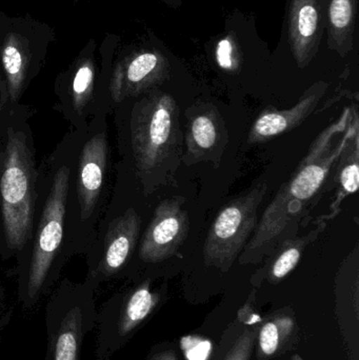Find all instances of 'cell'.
<instances>
[{
	"mask_svg": "<svg viewBox=\"0 0 359 360\" xmlns=\"http://www.w3.org/2000/svg\"><path fill=\"white\" fill-rule=\"evenodd\" d=\"M86 130L72 128L38 166L30 240L16 256L17 293L25 309L54 289L71 258L67 251V201L72 173Z\"/></svg>",
	"mask_w": 359,
	"mask_h": 360,
	"instance_id": "cell-1",
	"label": "cell"
},
{
	"mask_svg": "<svg viewBox=\"0 0 359 360\" xmlns=\"http://www.w3.org/2000/svg\"><path fill=\"white\" fill-rule=\"evenodd\" d=\"M359 132L358 110L346 109L335 124L313 141L289 181L280 186L240 254V262H261L288 239L296 237L310 201L324 186L335 164Z\"/></svg>",
	"mask_w": 359,
	"mask_h": 360,
	"instance_id": "cell-2",
	"label": "cell"
},
{
	"mask_svg": "<svg viewBox=\"0 0 359 360\" xmlns=\"http://www.w3.org/2000/svg\"><path fill=\"white\" fill-rule=\"evenodd\" d=\"M117 105L120 149L143 195L172 184L183 158V137L176 101L153 90Z\"/></svg>",
	"mask_w": 359,
	"mask_h": 360,
	"instance_id": "cell-3",
	"label": "cell"
},
{
	"mask_svg": "<svg viewBox=\"0 0 359 360\" xmlns=\"http://www.w3.org/2000/svg\"><path fill=\"white\" fill-rule=\"evenodd\" d=\"M33 111L11 105L0 149V257L16 258L30 240L37 194L35 139L30 126Z\"/></svg>",
	"mask_w": 359,
	"mask_h": 360,
	"instance_id": "cell-4",
	"label": "cell"
},
{
	"mask_svg": "<svg viewBox=\"0 0 359 360\" xmlns=\"http://www.w3.org/2000/svg\"><path fill=\"white\" fill-rule=\"evenodd\" d=\"M107 113L90 120L80 143L73 171L76 221L71 241L72 255H86L96 236L97 224L105 209L111 149Z\"/></svg>",
	"mask_w": 359,
	"mask_h": 360,
	"instance_id": "cell-5",
	"label": "cell"
},
{
	"mask_svg": "<svg viewBox=\"0 0 359 360\" xmlns=\"http://www.w3.org/2000/svg\"><path fill=\"white\" fill-rule=\"evenodd\" d=\"M92 285L84 279L58 281L46 307L48 342L44 360H79L86 335L96 328L97 311Z\"/></svg>",
	"mask_w": 359,
	"mask_h": 360,
	"instance_id": "cell-6",
	"label": "cell"
},
{
	"mask_svg": "<svg viewBox=\"0 0 359 360\" xmlns=\"http://www.w3.org/2000/svg\"><path fill=\"white\" fill-rule=\"evenodd\" d=\"M143 217L136 207L105 205L97 224L96 236L86 252V281L98 289L100 283L119 274L130 262L141 239Z\"/></svg>",
	"mask_w": 359,
	"mask_h": 360,
	"instance_id": "cell-7",
	"label": "cell"
},
{
	"mask_svg": "<svg viewBox=\"0 0 359 360\" xmlns=\"http://www.w3.org/2000/svg\"><path fill=\"white\" fill-rule=\"evenodd\" d=\"M268 192L261 182L223 207L209 230L204 245L207 266L226 271L242 254L259 224V209Z\"/></svg>",
	"mask_w": 359,
	"mask_h": 360,
	"instance_id": "cell-8",
	"label": "cell"
},
{
	"mask_svg": "<svg viewBox=\"0 0 359 360\" xmlns=\"http://www.w3.org/2000/svg\"><path fill=\"white\" fill-rule=\"evenodd\" d=\"M185 198L175 196L156 207L151 221L139 239L138 257L145 264H158L178 253L187 239L190 220Z\"/></svg>",
	"mask_w": 359,
	"mask_h": 360,
	"instance_id": "cell-9",
	"label": "cell"
},
{
	"mask_svg": "<svg viewBox=\"0 0 359 360\" xmlns=\"http://www.w3.org/2000/svg\"><path fill=\"white\" fill-rule=\"evenodd\" d=\"M185 151L181 162L185 166L211 162L218 166L229 136L221 112L213 103H194L185 110Z\"/></svg>",
	"mask_w": 359,
	"mask_h": 360,
	"instance_id": "cell-10",
	"label": "cell"
},
{
	"mask_svg": "<svg viewBox=\"0 0 359 360\" xmlns=\"http://www.w3.org/2000/svg\"><path fill=\"white\" fill-rule=\"evenodd\" d=\"M169 63L157 52H141L120 60L109 79L110 107L136 98L157 88L168 78Z\"/></svg>",
	"mask_w": 359,
	"mask_h": 360,
	"instance_id": "cell-11",
	"label": "cell"
},
{
	"mask_svg": "<svg viewBox=\"0 0 359 360\" xmlns=\"http://www.w3.org/2000/svg\"><path fill=\"white\" fill-rule=\"evenodd\" d=\"M289 44L301 69L315 58L327 27V0H291Z\"/></svg>",
	"mask_w": 359,
	"mask_h": 360,
	"instance_id": "cell-12",
	"label": "cell"
},
{
	"mask_svg": "<svg viewBox=\"0 0 359 360\" xmlns=\"http://www.w3.org/2000/svg\"><path fill=\"white\" fill-rule=\"evenodd\" d=\"M329 84L318 82L310 86L299 103L287 110L267 109L259 114L249 132V143H261L301 126L318 107L328 90Z\"/></svg>",
	"mask_w": 359,
	"mask_h": 360,
	"instance_id": "cell-13",
	"label": "cell"
},
{
	"mask_svg": "<svg viewBox=\"0 0 359 360\" xmlns=\"http://www.w3.org/2000/svg\"><path fill=\"white\" fill-rule=\"evenodd\" d=\"M155 306V296L150 291L148 281L139 285L126 298L117 317H97V359L109 354L117 340L128 336L138 326Z\"/></svg>",
	"mask_w": 359,
	"mask_h": 360,
	"instance_id": "cell-14",
	"label": "cell"
},
{
	"mask_svg": "<svg viewBox=\"0 0 359 360\" xmlns=\"http://www.w3.org/2000/svg\"><path fill=\"white\" fill-rule=\"evenodd\" d=\"M2 71L8 86L11 103L17 105L27 90L31 70L27 42L17 34H8L0 49Z\"/></svg>",
	"mask_w": 359,
	"mask_h": 360,
	"instance_id": "cell-15",
	"label": "cell"
},
{
	"mask_svg": "<svg viewBox=\"0 0 359 360\" xmlns=\"http://www.w3.org/2000/svg\"><path fill=\"white\" fill-rule=\"evenodd\" d=\"M358 2V0H327L329 48L343 58L353 50Z\"/></svg>",
	"mask_w": 359,
	"mask_h": 360,
	"instance_id": "cell-16",
	"label": "cell"
},
{
	"mask_svg": "<svg viewBox=\"0 0 359 360\" xmlns=\"http://www.w3.org/2000/svg\"><path fill=\"white\" fill-rule=\"evenodd\" d=\"M324 228L325 224H320L318 229L305 236L294 237L282 243L273 253L270 266V278L272 281H280L292 272L301 262L306 248L318 239Z\"/></svg>",
	"mask_w": 359,
	"mask_h": 360,
	"instance_id": "cell-17",
	"label": "cell"
},
{
	"mask_svg": "<svg viewBox=\"0 0 359 360\" xmlns=\"http://www.w3.org/2000/svg\"><path fill=\"white\" fill-rule=\"evenodd\" d=\"M341 192L339 200L358 192L359 188V132L352 137L349 145L334 166Z\"/></svg>",
	"mask_w": 359,
	"mask_h": 360,
	"instance_id": "cell-18",
	"label": "cell"
},
{
	"mask_svg": "<svg viewBox=\"0 0 359 360\" xmlns=\"http://www.w3.org/2000/svg\"><path fill=\"white\" fill-rule=\"evenodd\" d=\"M259 345L263 354L272 355L278 351L280 345V331L278 323H268L263 326L259 334Z\"/></svg>",
	"mask_w": 359,
	"mask_h": 360,
	"instance_id": "cell-19",
	"label": "cell"
},
{
	"mask_svg": "<svg viewBox=\"0 0 359 360\" xmlns=\"http://www.w3.org/2000/svg\"><path fill=\"white\" fill-rule=\"evenodd\" d=\"M11 105L13 103H11L6 77L0 74V149H1L4 133H6V113Z\"/></svg>",
	"mask_w": 359,
	"mask_h": 360,
	"instance_id": "cell-20",
	"label": "cell"
},
{
	"mask_svg": "<svg viewBox=\"0 0 359 360\" xmlns=\"http://www.w3.org/2000/svg\"><path fill=\"white\" fill-rule=\"evenodd\" d=\"M253 340H254V334L252 331H247L246 333L240 338L237 344L232 350L231 354L228 356L227 360H248L250 356L251 348H252Z\"/></svg>",
	"mask_w": 359,
	"mask_h": 360,
	"instance_id": "cell-21",
	"label": "cell"
},
{
	"mask_svg": "<svg viewBox=\"0 0 359 360\" xmlns=\"http://www.w3.org/2000/svg\"><path fill=\"white\" fill-rule=\"evenodd\" d=\"M211 345L208 342L198 340H191V344L188 345L187 356L190 360H206L210 353Z\"/></svg>",
	"mask_w": 359,
	"mask_h": 360,
	"instance_id": "cell-22",
	"label": "cell"
},
{
	"mask_svg": "<svg viewBox=\"0 0 359 360\" xmlns=\"http://www.w3.org/2000/svg\"><path fill=\"white\" fill-rule=\"evenodd\" d=\"M4 291L2 285H0V321L2 319V313H4Z\"/></svg>",
	"mask_w": 359,
	"mask_h": 360,
	"instance_id": "cell-23",
	"label": "cell"
},
{
	"mask_svg": "<svg viewBox=\"0 0 359 360\" xmlns=\"http://www.w3.org/2000/svg\"><path fill=\"white\" fill-rule=\"evenodd\" d=\"M153 360H175V357H173L172 355L167 354L164 355V356L155 357Z\"/></svg>",
	"mask_w": 359,
	"mask_h": 360,
	"instance_id": "cell-24",
	"label": "cell"
}]
</instances>
